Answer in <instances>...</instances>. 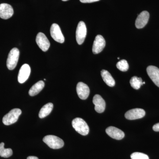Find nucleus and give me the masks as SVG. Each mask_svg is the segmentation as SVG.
Masks as SVG:
<instances>
[{
    "mask_svg": "<svg viewBox=\"0 0 159 159\" xmlns=\"http://www.w3.org/2000/svg\"><path fill=\"white\" fill-rule=\"evenodd\" d=\"M131 159H149L147 155L141 152H135L131 155Z\"/></svg>",
    "mask_w": 159,
    "mask_h": 159,
    "instance_id": "nucleus-23",
    "label": "nucleus"
},
{
    "mask_svg": "<svg viewBox=\"0 0 159 159\" xmlns=\"http://www.w3.org/2000/svg\"><path fill=\"white\" fill-rule=\"evenodd\" d=\"M147 72L154 83L159 87V69L155 66H150L147 67Z\"/></svg>",
    "mask_w": 159,
    "mask_h": 159,
    "instance_id": "nucleus-16",
    "label": "nucleus"
},
{
    "mask_svg": "<svg viewBox=\"0 0 159 159\" xmlns=\"http://www.w3.org/2000/svg\"><path fill=\"white\" fill-rule=\"evenodd\" d=\"M153 130L155 131L159 132V123H157L153 125L152 127Z\"/></svg>",
    "mask_w": 159,
    "mask_h": 159,
    "instance_id": "nucleus-25",
    "label": "nucleus"
},
{
    "mask_svg": "<svg viewBox=\"0 0 159 159\" xmlns=\"http://www.w3.org/2000/svg\"><path fill=\"white\" fill-rule=\"evenodd\" d=\"M130 85L135 89H139L141 86L143 85L142 78L134 76L132 77L130 80Z\"/></svg>",
    "mask_w": 159,
    "mask_h": 159,
    "instance_id": "nucleus-20",
    "label": "nucleus"
},
{
    "mask_svg": "<svg viewBox=\"0 0 159 159\" xmlns=\"http://www.w3.org/2000/svg\"><path fill=\"white\" fill-rule=\"evenodd\" d=\"M145 112L141 108H135L127 111L125 115V118L128 120L141 119L145 116Z\"/></svg>",
    "mask_w": 159,
    "mask_h": 159,
    "instance_id": "nucleus-8",
    "label": "nucleus"
},
{
    "mask_svg": "<svg viewBox=\"0 0 159 159\" xmlns=\"http://www.w3.org/2000/svg\"><path fill=\"white\" fill-rule=\"evenodd\" d=\"M31 73V68L30 66L27 64L23 65L20 69L18 76V80L20 84L25 82L28 79Z\"/></svg>",
    "mask_w": 159,
    "mask_h": 159,
    "instance_id": "nucleus-11",
    "label": "nucleus"
},
{
    "mask_svg": "<svg viewBox=\"0 0 159 159\" xmlns=\"http://www.w3.org/2000/svg\"><path fill=\"white\" fill-rule=\"evenodd\" d=\"M149 14L148 11H142L138 16L135 22V26L137 29H141L144 28L148 22Z\"/></svg>",
    "mask_w": 159,
    "mask_h": 159,
    "instance_id": "nucleus-12",
    "label": "nucleus"
},
{
    "mask_svg": "<svg viewBox=\"0 0 159 159\" xmlns=\"http://www.w3.org/2000/svg\"><path fill=\"white\" fill-rule=\"evenodd\" d=\"M27 159H39V158L36 157L29 156L28 157Z\"/></svg>",
    "mask_w": 159,
    "mask_h": 159,
    "instance_id": "nucleus-26",
    "label": "nucleus"
},
{
    "mask_svg": "<svg viewBox=\"0 0 159 159\" xmlns=\"http://www.w3.org/2000/svg\"><path fill=\"white\" fill-rule=\"evenodd\" d=\"M106 132L112 139L120 140L125 137V134L122 130L114 126H110L106 129Z\"/></svg>",
    "mask_w": 159,
    "mask_h": 159,
    "instance_id": "nucleus-13",
    "label": "nucleus"
},
{
    "mask_svg": "<svg viewBox=\"0 0 159 159\" xmlns=\"http://www.w3.org/2000/svg\"><path fill=\"white\" fill-rule=\"evenodd\" d=\"M21 111L20 109L15 108L11 110L3 117V124L9 125L15 123L17 122L19 117L21 114Z\"/></svg>",
    "mask_w": 159,
    "mask_h": 159,
    "instance_id": "nucleus-3",
    "label": "nucleus"
},
{
    "mask_svg": "<svg viewBox=\"0 0 159 159\" xmlns=\"http://www.w3.org/2000/svg\"><path fill=\"white\" fill-rule=\"evenodd\" d=\"M43 141L50 148L53 149H59L63 147L64 142L63 141L57 136L54 135H47L44 137Z\"/></svg>",
    "mask_w": 159,
    "mask_h": 159,
    "instance_id": "nucleus-2",
    "label": "nucleus"
},
{
    "mask_svg": "<svg viewBox=\"0 0 159 159\" xmlns=\"http://www.w3.org/2000/svg\"><path fill=\"white\" fill-rule=\"evenodd\" d=\"M14 13L13 8L11 5L6 3L0 4V17L4 20L10 18Z\"/></svg>",
    "mask_w": 159,
    "mask_h": 159,
    "instance_id": "nucleus-9",
    "label": "nucleus"
},
{
    "mask_svg": "<svg viewBox=\"0 0 159 159\" xmlns=\"http://www.w3.org/2000/svg\"><path fill=\"white\" fill-rule=\"evenodd\" d=\"M87 28L85 23L80 21L77 25L76 31V40L78 44L81 45L84 42L86 36Z\"/></svg>",
    "mask_w": 159,
    "mask_h": 159,
    "instance_id": "nucleus-5",
    "label": "nucleus"
},
{
    "mask_svg": "<svg viewBox=\"0 0 159 159\" xmlns=\"http://www.w3.org/2000/svg\"><path fill=\"white\" fill-rule=\"evenodd\" d=\"M77 92L79 98L81 99H87L90 93L88 86L84 83L80 82L77 84Z\"/></svg>",
    "mask_w": 159,
    "mask_h": 159,
    "instance_id": "nucleus-14",
    "label": "nucleus"
},
{
    "mask_svg": "<svg viewBox=\"0 0 159 159\" xmlns=\"http://www.w3.org/2000/svg\"><path fill=\"white\" fill-rule=\"evenodd\" d=\"M62 1H64V2H66V1H68V0H62Z\"/></svg>",
    "mask_w": 159,
    "mask_h": 159,
    "instance_id": "nucleus-27",
    "label": "nucleus"
},
{
    "mask_svg": "<svg viewBox=\"0 0 159 159\" xmlns=\"http://www.w3.org/2000/svg\"><path fill=\"white\" fill-rule=\"evenodd\" d=\"M81 2L83 3H89L98 2L99 0H80Z\"/></svg>",
    "mask_w": 159,
    "mask_h": 159,
    "instance_id": "nucleus-24",
    "label": "nucleus"
},
{
    "mask_svg": "<svg viewBox=\"0 0 159 159\" xmlns=\"http://www.w3.org/2000/svg\"><path fill=\"white\" fill-rule=\"evenodd\" d=\"M36 42L40 48L44 52L48 51L50 48V42L46 35L42 32H39L37 34L36 38Z\"/></svg>",
    "mask_w": 159,
    "mask_h": 159,
    "instance_id": "nucleus-7",
    "label": "nucleus"
},
{
    "mask_svg": "<svg viewBox=\"0 0 159 159\" xmlns=\"http://www.w3.org/2000/svg\"><path fill=\"white\" fill-rule=\"evenodd\" d=\"M101 75L102 79L107 85L110 87H113L115 86L116 84L115 80L108 71L106 70H102L101 72Z\"/></svg>",
    "mask_w": 159,
    "mask_h": 159,
    "instance_id": "nucleus-18",
    "label": "nucleus"
},
{
    "mask_svg": "<svg viewBox=\"0 0 159 159\" xmlns=\"http://www.w3.org/2000/svg\"><path fill=\"white\" fill-rule=\"evenodd\" d=\"M72 126L75 130L82 135L88 134L89 128L86 122L81 118H77L72 121Z\"/></svg>",
    "mask_w": 159,
    "mask_h": 159,
    "instance_id": "nucleus-1",
    "label": "nucleus"
},
{
    "mask_svg": "<svg viewBox=\"0 0 159 159\" xmlns=\"http://www.w3.org/2000/svg\"><path fill=\"white\" fill-rule=\"evenodd\" d=\"M106 42L102 35H97L95 38L93 47V52L94 54L100 53L105 48Z\"/></svg>",
    "mask_w": 159,
    "mask_h": 159,
    "instance_id": "nucleus-10",
    "label": "nucleus"
},
{
    "mask_svg": "<svg viewBox=\"0 0 159 159\" xmlns=\"http://www.w3.org/2000/svg\"><path fill=\"white\" fill-rule=\"evenodd\" d=\"M53 108V103L51 102H49L41 109L40 111L39 116L41 119L45 118L48 116L49 114L51 113Z\"/></svg>",
    "mask_w": 159,
    "mask_h": 159,
    "instance_id": "nucleus-19",
    "label": "nucleus"
},
{
    "mask_svg": "<svg viewBox=\"0 0 159 159\" xmlns=\"http://www.w3.org/2000/svg\"><path fill=\"white\" fill-rule=\"evenodd\" d=\"M5 144L3 142L0 143V156L4 158H8L12 155V150L11 148H4Z\"/></svg>",
    "mask_w": 159,
    "mask_h": 159,
    "instance_id": "nucleus-21",
    "label": "nucleus"
},
{
    "mask_svg": "<svg viewBox=\"0 0 159 159\" xmlns=\"http://www.w3.org/2000/svg\"><path fill=\"white\" fill-rule=\"evenodd\" d=\"M116 66L119 70L123 72L127 71L129 69L128 62L124 59L122 60L117 63Z\"/></svg>",
    "mask_w": 159,
    "mask_h": 159,
    "instance_id": "nucleus-22",
    "label": "nucleus"
},
{
    "mask_svg": "<svg viewBox=\"0 0 159 159\" xmlns=\"http://www.w3.org/2000/svg\"><path fill=\"white\" fill-rule=\"evenodd\" d=\"M93 103L95 105V110L97 112L101 113L105 109L106 103L104 99L99 95H96L93 98Z\"/></svg>",
    "mask_w": 159,
    "mask_h": 159,
    "instance_id": "nucleus-15",
    "label": "nucleus"
},
{
    "mask_svg": "<svg viewBox=\"0 0 159 159\" xmlns=\"http://www.w3.org/2000/svg\"><path fill=\"white\" fill-rule=\"evenodd\" d=\"M51 37L57 42L62 43L64 42L65 38L59 25L56 24L52 25L50 30Z\"/></svg>",
    "mask_w": 159,
    "mask_h": 159,
    "instance_id": "nucleus-6",
    "label": "nucleus"
},
{
    "mask_svg": "<svg viewBox=\"0 0 159 159\" xmlns=\"http://www.w3.org/2000/svg\"><path fill=\"white\" fill-rule=\"evenodd\" d=\"M20 56V51L16 48L11 49L8 55L7 60V68L9 70H13L17 65Z\"/></svg>",
    "mask_w": 159,
    "mask_h": 159,
    "instance_id": "nucleus-4",
    "label": "nucleus"
},
{
    "mask_svg": "<svg viewBox=\"0 0 159 159\" xmlns=\"http://www.w3.org/2000/svg\"><path fill=\"white\" fill-rule=\"evenodd\" d=\"M45 83L42 80L34 84L29 91V94L30 96L33 97L39 93L43 88L44 87Z\"/></svg>",
    "mask_w": 159,
    "mask_h": 159,
    "instance_id": "nucleus-17",
    "label": "nucleus"
}]
</instances>
